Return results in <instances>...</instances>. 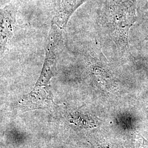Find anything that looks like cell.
<instances>
[{
  "label": "cell",
  "instance_id": "6da1fadb",
  "mask_svg": "<svg viewBox=\"0 0 148 148\" xmlns=\"http://www.w3.org/2000/svg\"><path fill=\"white\" fill-rule=\"evenodd\" d=\"M62 29L52 24L45 46V60L37 84L50 85L57 74V65L64 47Z\"/></svg>",
  "mask_w": 148,
  "mask_h": 148
},
{
  "label": "cell",
  "instance_id": "7a4b0ae2",
  "mask_svg": "<svg viewBox=\"0 0 148 148\" xmlns=\"http://www.w3.org/2000/svg\"><path fill=\"white\" fill-rule=\"evenodd\" d=\"M54 104L50 85L36 84L34 89L24 95L19 103L23 111L46 108Z\"/></svg>",
  "mask_w": 148,
  "mask_h": 148
},
{
  "label": "cell",
  "instance_id": "3957f363",
  "mask_svg": "<svg viewBox=\"0 0 148 148\" xmlns=\"http://www.w3.org/2000/svg\"><path fill=\"white\" fill-rule=\"evenodd\" d=\"M86 0H53L52 24L63 30L70 18Z\"/></svg>",
  "mask_w": 148,
  "mask_h": 148
},
{
  "label": "cell",
  "instance_id": "277c9868",
  "mask_svg": "<svg viewBox=\"0 0 148 148\" xmlns=\"http://www.w3.org/2000/svg\"><path fill=\"white\" fill-rule=\"evenodd\" d=\"M17 9L14 5H6L1 10V53L5 51L6 46L13 36L16 27Z\"/></svg>",
  "mask_w": 148,
  "mask_h": 148
}]
</instances>
